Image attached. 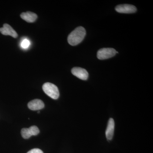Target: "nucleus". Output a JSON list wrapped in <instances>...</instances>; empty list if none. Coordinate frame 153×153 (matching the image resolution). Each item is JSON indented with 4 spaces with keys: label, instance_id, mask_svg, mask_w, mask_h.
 <instances>
[{
    "label": "nucleus",
    "instance_id": "20e7f679",
    "mask_svg": "<svg viewBox=\"0 0 153 153\" xmlns=\"http://www.w3.org/2000/svg\"><path fill=\"white\" fill-rule=\"evenodd\" d=\"M115 10L121 13H133L137 11V8L130 4H122L117 6Z\"/></svg>",
    "mask_w": 153,
    "mask_h": 153
},
{
    "label": "nucleus",
    "instance_id": "0eeeda50",
    "mask_svg": "<svg viewBox=\"0 0 153 153\" xmlns=\"http://www.w3.org/2000/svg\"><path fill=\"white\" fill-rule=\"evenodd\" d=\"M44 103L42 100L40 99H35L28 103V108L31 110H39L43 109L44 107Z\"/></svg>",
    "mask_w": 153,
    "mask_h": 153
},
{
    "label": "nucleus",
    "instance_id": "6e6552de",
    "mask_svg": "<svg viewBox=\"0 0 153 153\" xmlns=\"http://www.w3.org/2000/svg\"><path fill=\"white\" fill-rule=\"evenodd\" d=\"M114 121L113 119H109L106 131H105V135L106 138L108 140H111L113 137L114 133Z\"/></svg>",
    "mask_w": 153,
    "mask_h": 153
},
{
    "label": "nucleus",
    "instance_id": "ddd939ff",
    "mask_svg": "<svg viewBox=\"0 0 153 153\" xmlns=\"http://www.w3.org/2000/svg\"><path fill=\"white\" fill-rule=\"evenodd\" d=\"M27 153H44L43 151L39 149H34L28 152Z\"/></svg>",
    "mask_w": 153,
    "mask_h": 153
},
{
    "label": "nucleus",
    "instance_id": "1a4fd4ad",
    "mask_svg": "<svg viewBox=\"0 0 153 153\" xmlns=\"http://www.w3.org/2000/svg\"><path fill=\"white\" fill-rule=\"evenodd\" d=\"M21 17L22 19L28 23H33L36 21L38 16L33 12H27L21 14Z\"/></svg>",
    "mask_w": 153,
    "mask_h": 153
},
{
    "label": "nucleus",
    "instance_id": "7ed1b4c3",
    "mask_svg": "<svg viewBox=\"0 0 153 153\" xmlns=\"http://www.w3.org/2000/svg\"><path fill=\"white\" fill-rule=\"evenodd\" d=\"M116 53L115 49L113 48H102L98 50L97 57L100 60H105L114 57Z\"/></svg>",
    "mask_w": 153,
    "mask_h": 153
},
{
    "label": "nucleus",
    "instance_id": "39448f33",
    "mask_svg": "<svg viewBox=\"0 0 153 153\" xmlns=\"http://www.w3.org/2000/svg\"><path fill=\"white\" fill-rule=\"evenodd\" d=\"M71 73L74 76L82 80H86L88 78V72L84 68L74 67L71 69Z\"/></svg>",
    "mask_w": 153,
    "mask_h": 153
},
{
    "label": "nucleus",
    "instance_id": "f8f14e48",
    "mask_svg": "<svg viewBox=\"0 0 153 153\" xmlns=\"http://www.w3.org/2000/svg\"><path fill=\"white\" fill-rule=\"evenodd\" d=\"M30 42L27 39H23L21 42V46L23 49H27L30 47Z\"/></svg>",
    "mask_w": 153,
    "mask_h": 153
},
{
    "label": "nucleus",
    "instance_id": "4468645a",
    "mask_svg": "<svg viewBox=\"0 0 153 153\" xmlns=\"http://www.w3.org/2000/svg\"><path fill=\"white\" fill-rule=\"evenodd\" d=\"M40 111H38V113H40Z\"/></svg>",
    "mask_w": 153,
    "mask_h": 153
},
{
    "label": "nucleus",
    "instance_id": "9b49d317",
    "mask_svg": "<svg viewBox=\"0 0 153 153\" xmlns=\"http://www.w3.org/2000/svg\"><path fill=\"white\" fill-rule=\"evenodd\" d=\"M29 129L31 136L37 135L40 132V130H39V128L36 126H32L29 128Z\"/></svg>",
    "mask_w": 153,
    "mask_h": 153
},
{
    "label": "nucleus",
    "instance_id": "9d476101",
    "mask_svg": "<svg viewBox=\"0 0 153 153\" xmlns=\"http://www.w3.org/2000/svg\"><path fill=\"white\" fill-rule=\"evenodd\" d=\"M22 137L25 139H27L32 136L29 131V128H23L21 131Z\"/></svg>",
    "mask_w": 153,
    "mask_h": 153
},
{
    "label": "nucleus",
    "instance_id": "f257e3e1",
    "mask_svg": "<svg viewBox=\"0 0 153 153\" xmlns=\"http://www.w3.org/2000/svg\"><path fill=\"white\" fill-rule=\"evenodd\" d=\"M86 35L85 29L82 27L76 28L68 36V42L71 46H76L81 43Z\"/></svg>",
    "mask_w": 153,
    "mask_h": 153
},
{
    "label": "nucleus",
    "instance_id": "423d86ee",
    "mask_svg": "<svg viewBox=\"0 0 153 153\" xmlns=\"http://www.w3.org/2000/svg\"><path fill=\"white\" fill-rule=\"evenodd\" d=\"M0 32L4 36H10L14 38L18 36L16 31L8 24H4L3 27L0 28Z\"/></svg>",
    "mask_w": 153,
    "mask_h": 153
},
{
    "label": "nucleus",
    "instance_id": "f03ea898",
    "mask_svg": "<svg viewBox=\"0 0 153 153\" xmlns=\"http://www.w3.org/2000/svg\"><path fill=\"white\" fill-rule=\"evenodd\" d=\"M43 91L47 95L53 99L56 100L60 96L59 90L57 86L50 82H46L43 85Z\"/></svg>",
    "mask_w": 153,
    "mask_h": 153
}]
</instances>
